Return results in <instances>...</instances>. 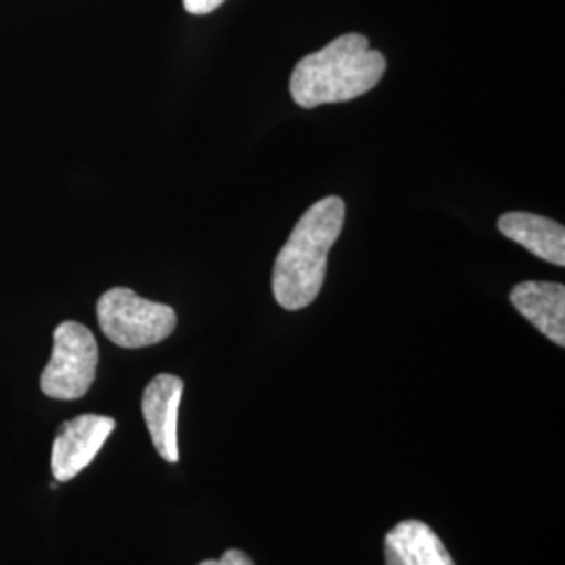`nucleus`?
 I'll list each match as a JSON object with an SVG mask.
<instances>
[{"mask_svg":"<svg viewBox=\"0 0 565 565\" xmlns=\"http://www.w3.org/2000/svg\"><path fill=\"white\" fill-rule=\"evenodd\" d=\"M345 203L329 195L310 205L294 226L273 268V294L285 310H302L317 300L327 275V256L342 235Z\"/></svg>","mask_w":565,"mask_h":565,"instance_id":"obj_1","label":"nucleus"},{"mask_svg":"<svg viewBox=\"0 0 565 565\" xmlns=\"http://www.w3.org/2000/svg\"><path fill=\"white\" fill-rule=\"evenodd\" d=\"M385 57L363 34H343L294 67L289 93L303 109L363 97L384 78Z\"/></svg>","mask_w":565,"mask_h":565,"instance_id":"obj_2","label":"nucleus"},{"mask_svg":"<svg viewBox=\"0 0 565 565\" xmlns=\"http://www.w3.org/2000/svg\"><path fill=\"white\" fill-rule=\"evenodd\" d=\"M97 319L107 340L128 350L163 342L177 327V312L170 306L145 300L126 287L103 294L97 302Z\"/></svg>","mask_w":565,"mask_h":565,"instance_id":"obj_3","label":"nucleus"},{"mask_svg":"<svg viewBox=\"0 0 565 565\" xmlns=\"http://www.w3.org/2000/svg\"><path fill=\"white\" fill-rule=\"evenodd\" d=\"M99 345L93 331L76 321L61 323L53 333V354L41 375L44 396L78 401L97 377Z\"/></svg>","mask_w":565,"mask_h":565,"instance_id":"obj_4","label":"nucleus"},{"mask_svg":"<svg viewBox=\"0 0 565 565\" xmlns=\"http://www.w3.org/2000/svg\"><path fill=\"white\" fill-rule=\"evenodd\" d=\"M116 429V419L107 415H78L70 422L60 425L53 455H51V469L57 482H70L81 471L95 461L102 452L103 445Z\"/></svg>","mask_w":565,"mask_h":565,"instance_id":"obj_5","label":"nucleus"},{"mask_svg":"<svg viewBox=\"0 0 565 565\" xmlns=\"http://www.w3.org/2000/svg\"><path fill=\"white\" fill-rule=\"evenodd\" d=\"M184 382L177 375L162 373L153 377L142 392V417L158 455L168 463H179V408Z\"/></svg>","mask_w":565,"mask_h":565,"instance_id":"obj_6","label":"nucleus"},{"mask_svg":"<svg viewBox=\"0 0 565 565\" xmlns=\"http://www.w3.org/2000/svg\"><path fill=\"white\" fill-rule=\"evenodd\" d=\"M509 300L545 338L564 348L565 287L562 282H520L511 289Z\"/></svg>","mask_w":565,"mask_h":565,"instance_id":"obj_7","label":"nucleus"},{"mask_svg":"<svg viewBox=\"0 0 565 565\" xmlns=\"http://www.w3.org/2000/svg\"><path fill=\"white\" fill-rule=\"evenodd\" d=\"M385 565H457L440 536L419 520H404L385 534Z\"/></svg>","mask_w":565,"mask_h":565,"instance_id":"obj_8","label":"nucleus"},{"mask_svg":"<svg viewBox=\"0 0 565 565\" xmlns=\"http://www.w3.org/2000/svg\"><path fill=\"white\" fill-rule=\"evenodd\" d=\"M499 231L507 239L520 243L536 258L565 266L564 224L530 212H507L499 218Z\"/></svg>","mask_w":565,"mask_h":565,"instance_id":"obj_9","label":"nucleus"},{"mask_svg":"<svg viewBox=\"0 0 565 565\" xmlns=\"http://www.w3.org/2000/svg\"><path fill=\"white\" fill-rule=\"evenodd\" d=\"M198 565H254L252 557L239 548H228L221 559H205Z\"/></svg>","mask_w":565,"mask_h":565,"instance_id":"obj_10","label":"nucleus"},{"mask_svg":"<svg viewBox=\"0 0 565 565\" xmlns=\"http://www.w3.org/2000/svg\"><path fill=\"white\" fill-rule=\"evenodd\" d=\"M182 2L191 15H207V13L216 11L224 0H182Z\"/></svg>","mask_w":565,"mask_h":565,"instance_id":"obj_11","label":"nucleus"}]
</instances>
